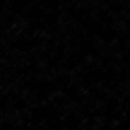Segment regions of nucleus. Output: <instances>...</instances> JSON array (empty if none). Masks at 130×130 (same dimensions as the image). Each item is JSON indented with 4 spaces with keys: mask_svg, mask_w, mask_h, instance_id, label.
Returning <instances> with one entry per match:
<instances>
[]
</instances>
